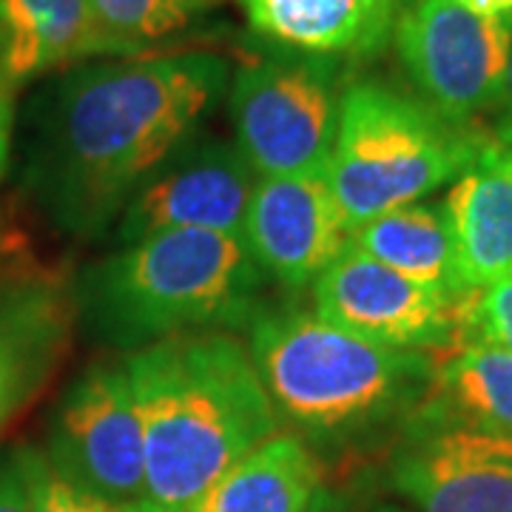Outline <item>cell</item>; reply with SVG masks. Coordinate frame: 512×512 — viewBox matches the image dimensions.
Wrapping results in <instances>:
<instances>
[{"mask_svg":"<svg viewBox=\"0 0 512 512\" xmlns=\"http://www.w3.org/2000/svg\"><path fill=\"white\" fill-rule=\"evenodd\" d=\"M322 467L302 439L274 433L217 478L185 512H311Z\"/></svg>","mask_w":512,"mask_h":512,"instance_id":"e0dca14e","label":"cell"},{"mask_svg":"<svg viewBox=\"0 0 512 512\" xmlns=\"http://www.w3.org/2000/svg\"><path fill=\"white\" fill-rule=\"evenodd\" d=\"M43 458L18 450L0 461V512H35Z\"/></svg>","mask_w":512,"mask_h":512,"instance_id":"603a6c76","label":"cell"},{"mask_svg":"<svg viewBox=\"0 0 512 512\" xmlns=\"http://www.w3.org/2000/svg\"><path fill=\"white\" fill-rule=\"evenodd\" d=\"M12 89L15 86L9 83L0 63V183L9 165V146H12Z\"/></svg>","mask_w":512,"mask_h":512,"instance_id":"cb8c5ba5","label":"cell"},{"mask_svg":"<svg viewBox=\"0 0 512 512\" xmlns=\"http://www.w3.org/2000/svg\"><path fill=\"white\" fill-rule=\"evenodd\" d=\"M316 316L367 342L396 350H450L458 299L407 279L345 245L313 282Z\"/></svg>","mask_w":512,"mask_h":512,"instance_id":"9c48e42d","label":"cell"},{"mask_svg":"<svg viewBox=\"0 0 512 512\" xmlns=\"http://www.w3.org/2000/svg\"><path fill=\"white\" fill-rule=\"evenodd\" d=\"M362 254L413 282L430 285L453 299H464L456 276L450 225L441 205L410 202L370 220L348 239Z\"/></svg>","mask_w":512,"mask_h":512,"instance_id":"d6986e66","label":"cell"},{"mask_svg":"<svg viewBox=\"0 0 512 512\" xmlns=\"http://www.w3.org/2000/svg\"><path fill=\"white\" fill-rule=\"evenodd\" d=\"M379 512H399V510H390V507H384V510H379Z\"/></svg>","mask_w":512,"mask_h":512,"instance_id":"4316f807","label":"cell"},{"mask_svg":"<svg viewBox=\"0 0 512 512\" xmlns=\"http://www.w3.org/2000/svg\"><path fill=\"white\" fill-rule=\"evenodd\" d=\"M251 356L268 399L316 436H350L416 410L436 365L336 328L316 313H259Z\"/></svg>","mask_w":512,"mask_h":512,"instance_id":"277c9868","label":"cell"},{"mask_svg":"<svg viewBox=\"0 0 512 512\" xmlns=\"http://www.w3.org/2000/svg\"><path fill=\"white\" fill-rule=\"evenodd\" d=\"M441 208L464 296L512 274V140H481Z\"/></svg>","mask_w":512,"mask_h":512,"instance_id":"4fadbf2b","label":"cell"},{"mask_svg":"<svg viewBox=\"0 0 512 512\" xmlns=\"http://www.w3.org/2000/svg\"><path fill=\"white\" fill-rule=\"evenodd\" d=\"M254 32L308 55H373L399 20V0H239Z\"/></svg>","mask_w":512,"mask_h":512,"instance_id":"9a60e30c","label":"cell"},{"mask_svg":"<svg viewBox=\"0 0 512 512\" xmlns=\"http://www.w3.org/2000/svg\"><path fill=\"white\" fill-rule=\"evenodd\" d=\"M393 37L410 80L447 123L464 126L501 106L512 40L507 20L478 18L458 0H413Z\"/></svg>","mask_w":512,"mask_h":512,"instance_id":"52a82bcc","label":"cell"},{"mask_svg":"<svg viewBox=\"0 0 512 512\" xmlns=\"http://www.w3.org/2000/svg\"><path fill=\"white\" fill-rule=\"evenodd\" d=\"M106 55H128L185 29L202 0H89Z\"/></svg>","mask_w":512,"mask_h":512,"instance_id":"ffe728a7","label":"cell"},{"mask_svg":"<svg viewBox=\"0 0 512 512\" xmlns=\"http://www.w3.org/2000/svg\"><path fill=\"white\" fill-rule=\"evenodd\" d=\"M464 9L487 20H512V0H458Z\"/></svg>","mask_w":512,"mask_h":512,"instance_id":"d4e9b609","label":"cell"},{"mask_svg":"<svg viewBox=\"0 0 512 512\" xmlns=\"http://www.w3.org/2000/svg\"><path fill=\"white\" fill-rule=\"evenodd\" d=\"M339 103L325 57L248 63L231 86L237 148L256 177L328 171Z\"/></svg>","mask_w":512,"mask_h":512,"instance_id":"8992f818","label":"cell"},{"mask_svg":"<svg viewBox=\"0 0 512 512\" xmlns=\"http://www.w3.org/2000/svg\"><path fill=\"white\" fill-rule=\"evenodd\" d=\"M256 171L231 143H188L168 157L117 217L123 245L163 231L239 234Z\"/></svg>","mask_w":512,"mask_h":512,"instance_id":"30bf717a","label":"cell"},{"mask_svg":"<svg viewBox=\"0 0 512 512\" xmlns=\"http://www.w3.org/2000/svg\"><path fill=\"white\" fill-rule=\"evenodd\" d=\"M387 478L419 512H512V439L413 427Z\"/></svg>","mask_w":512,"mask_h":512,"instance_id":"7c38bea8","label":"cell"},{"mask_svg":"<svg viewBox=\"0 0 512 512\" xmlns=\"http://www.w3.org/2000/svg\"><path fill=\"white\" fill-rule=\"evenodd\" d=\"M106 55L89 0H0V63L12 86Z\"/></svg>","mask_w":512,"mask_h":512,"instance_id":"ac0fdd59","label":"cell"},{"mask_svg":"<svg viewBox=\"0 0 512 512\" xmlns=\"http://www.w3.org/2000/svg\"><path fill=\"white\" fill-rule=\"evenodd\" d=\"M35 512H123L109 504L106 498L77 487L74 481L60 476L55 467L43 458L40 478H37Z\"/></svg>","mask_w":512,"mask_h":512,"instance_id":"7402d4cb","label":"cell"},{"mask_svg":"<svg viewBox=\"0 0 512 512\" xmlns=\"http://www.w3.org/2000/svg\"><path fill=\"white\" fill-rule=\"evenodd\" d=\"M239 237L256 268L288 288L316 282L350 239L325 171L259 177Z\"/></svg>","mask_w":512,"mask_h":512,"instance_id":"8fae6325","label":"cell"},{"mask_svg":"<svg viewBox=\"0 0 512 512\" xmlns=\"http://www.w3.org/2000/svg\"><path fill=\"white\" fill-rule=\"evenodd\" d=\"M72 333V302L49 276L0 282V430L52 382Z\"/></svg>","mask_w":512,"mask_h":512,"instance_id":"5bb4252c","label":"cell"},{"mask_svg":"<svg viewBox=\"0 0 512 512\" xmlns=\"http://www.w3.org/2000/svg\"><path fill=\"white\" fill-rule=\"evenodd\" d=\"M228 63L211 52L92 63L40 103L26 151L37 208L72 237L103 234L220 100Z\"/></svg>","mask_w":512,"mask_h":512,"instance_id":"6da1fadb","label":"cell"},{"mask_svg":"<svg viewBox=\"0 0 512 512\" xmlns=\"http://www.w3.org/2000/svg\"><path fill=\"white\" fill-rule=\"evenodd\" d=\"M481 137L382 83H353L339 103L328 183L342 225L359 231L458 177Z\"/></svg>","mask_w":512,"mask_h":512,"instance_id":"5b68a950","label":"cell"},{"mask_svg":"<svg viewBox=\"0 0 512 512\" xmlns=\"http://www.w3.org/2000/svg\"><path fill=\"white\" fill-rule=\"evenodd\" d=\"M510 29H512V20H510ZM501 106L507 109V126L501 128V134H498V137H507V140H512V40H510V57H507V74H504Z\"/></svg>","mask_w":512,"mask_h":512,"instance_id":"484cf974","label":"cell"},{"mask_svg":"<svg viewBox=\"0 0 512 512\" xmlns=\"http://www.w3.org/2000/svg\"><path fill=\"white\" fill-rule=\"evenodd\" d=\"M49 464L123 512H140L146 447L126 362L92 365L69 384L57 404Z\"/></svg>","mask_w":512,"mask_h":512,"instance_id":"ba28073f","label":"cell"},{"mask_svg":"<svg viewBox=\"0 0 512 512\" xmlns=\"http://www.w3.org/2000/svg\"><path fill=\"white\" fill-rule=\"evenodd\" d=\"M265 274L239 234L163 231L89 268L74 305L100 342L137 350L251 319Z\"/></svg>","mask_w":512,"mask_h":512,"instance_id":"3957f363","label":"cell"},{"mask_svg":"<svg viewBox=\"0 0 512 512\" xmlns=\"http://www.w3.org/2000/svg\"><path fill=\"white\" fill-rule=\"evenodd\" d=\"M456 342L512 353V274L458 302Z\"/></svg>","mask_w":512,"mask_h":512,"instance_id":"44dd1931","label":"cell"},{"mask_svg":"<svg viewBox=\"0 0 512 512\" xmlns=\"http://www.w3.org/2000/svg\"><path fill=\"white\" fill-rule=\"evenodd\" d=\"M413 427H456L512 439V353L484 345L447 353L413 410Z\"/></svg>","mask_w":512,"mask_h":512,"instance_id":"2e32d148","label":"cell"},{"mask_svg":"<svg viewBox=\"0 0 512 512\" xmlns=\"http://www.w3.org/2000/svg\"><path fill=\"white\" fill-rule=\"evenodd\" d=\"M126 367L146 447L140 512H185L276 433L254 356L225 330L171 336L131 353Z\"/></svg>","mask_w":512,"mask_h":512,"instance_id":"7a4b0ae2","label":"cell"}]
</instances>
